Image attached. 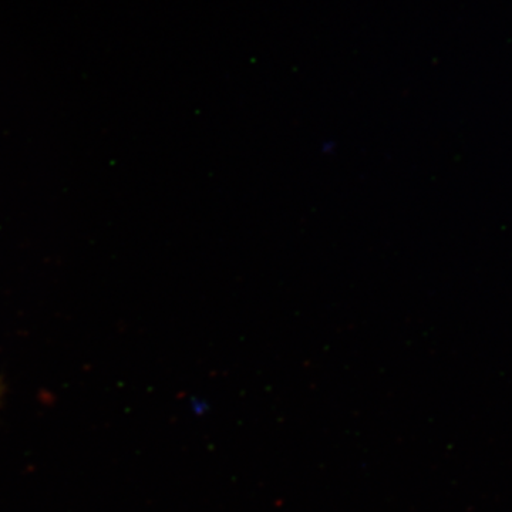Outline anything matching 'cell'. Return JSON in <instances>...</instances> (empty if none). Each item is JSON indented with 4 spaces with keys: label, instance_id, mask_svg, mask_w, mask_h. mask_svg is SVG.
I'll use <instances>...</instances> for the list:
<instances>
[{
    "label": "cell",
    "instance_id": "cell-1",
    "mask_svg": "<svg viewBox=\"0 0 512 512\" xmlns=\"http://www.w3.org/2000/svg\"><path fill=\"white\" fill-rule=\"evenodd\" d=\"M5 383H3L2 377H0V404H2L3 396H5Z\"/></svg>",
    "mask_w": 512,
    "mask_h": 512
}]
</instances>
